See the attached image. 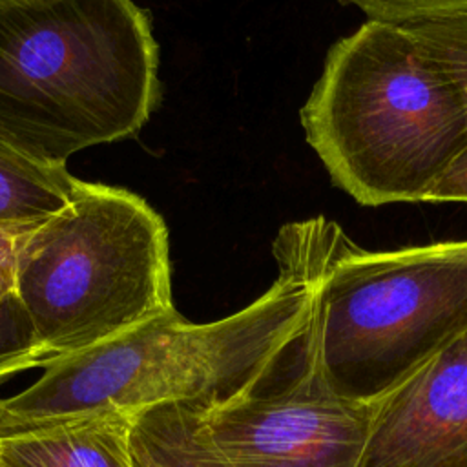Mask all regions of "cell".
Returning <instances> with one entry per match:
<instances>
[{"label": "cell", "mask_w": 467, "mask_h": 467, "mask_svg": "<svg viewBox=\"0 0 467 467\" xmlns=\"http://www.w3.org/2000/svg\"><path fill=\"white\" fill-rule=\"evenodd\" d=\"M277 268L263 296L226 317L192 323L173 308L89 348L46 358L31 385L0 398V432L89 410L142 414L263 389L305 336L314 301V283Z\"/></svg>", "instance_id": "obj_1"}, {"label": "cell", "mask_w": 467, "mask_h": 467, "mask_svg": "<svg viewBox=\"0 0 467 467\" xmlns=\"http://www.w3.org/2000/svg\"><path fill=\"white\" fill-rule=\"evenodd\" d=\"M159 51L131 0H0V139L46 162L135 135Z\"/></svg>", "instance_id": "obj_2"}, {"label": "cell", "mask_w": 467, "mask_h": 467, "mask_svg": "<svg viewBox=\"0 0 467 467\" xmlns=\"http://www.w3.org/2000/svg\"><path fill=\"white\" fill-rule=\"evenodd\" d=\"M299 119L334 186L363 206L429 201L467 151L460 89L392 22L330 46Z\"/></svg>", "instance_id": "obj_3"}, {"label": "cell", "mask_w": 467, "mask_h": 467, "mask_svg": "<svg viewBox=\"0 0 467 467\" xmlns=\"http://www.w3.org/2000/svg\"><path fill=\"white\" fill-rule=\"evenodd\" d=\"M15 294L47 358L135 328L173 310L166 224L142 197L80 181L20 235Z\"/></svg>", "instance_id": "obj_4"}, {"label": "cell", "mask_w": 467, "mask_h": 467, "mask_svg": "<svg viewBox=\"0 0 467 467\" xmlns=\"http://www.w3.org/2000/svg\"><path fill=\"white\" fill-rule=\"evenodd\" d=\"M308 332L337 394L379 400L467 332V241L368 252L332 221Z\"/></svg>", "instance_id": "obj_5"}, {"label": "cell", "mask_w": 467, "mask_h": 467, "mask_svg": "<svg viewBox=\"0 0 467 467\" xmlns=\"http://www.w3.org/2000/svg\"><path fill=\"white\" fill-rule=\"evenodd\" d=\"M299 350L297 372L279 387L190 403L226 467L359 465L370 429V403L334 390L308 328Z\"/></svg>", "instance_id": "obj_6"}, {"label": "cell", "mask_w": 467, "mask_h": 467, "mask_svg": "<svg viewBox=\"0 0 467 467\" xmlns=\"http://www.w3.org/2000/svg\"><path fill=\"white\" fill-rule=\"evenodd\" d=\"M358 467H467V332L370 403Z\"/></svg>", "instance_id": "obj_7"}, {"label": "cell", "mask_w": 467, "mask_h": 467, "mask_svg": "<svg viewBox=\"0 0 467 467\" xmlns=\"http://www.w3.org/2000/svg\"><path fill=\"white\" fill-rule=\"evenodd\" d=\"M139 414L89 410L0 432V467H135Z\"/></svg>", "instance_id": "obj_8"}, {"label": "cell", "mask_w": 467, "mask_h": 467, "mask_svg": "<svg viewBox=\"0 0 467 467\" xmlns=\"http://www.w3.org/2000/svg\"><path fill=\"white\" fill-rule=\"evenodd\" d=\"M80 179L0 139V228H24L62 210Z\"/></svg>", "instance_id": "obj_9"}, {"label": "cell", "mask_w": 467, "mask_h": 467, "mask_svg": "<svg viewBox=\"0 0 467 467\" xmlns=\"http://www.w3.org/2000/svg\"><path fill=\"white\" fill-rule=\"evenodd\" d=\"M131 447L135 467H226L202 434L190 403L139 414Z\"/></svg>", "instance_id": "obj_10"}, {"label": "cell", "mask_w": 467, "mask_h": 467, "mask_svg": "<svg viewBox=\"0 0 467 467\" xmlns=\"http://www.w3.org/2000/svg\"><path fill=\"white\" fill-rule=\"evenodd\" d=\"M456 84L467 106V13L418 18L401 24ZM431 202H467V151L432 190Z\"/></svg>", "instance_id": "obj_11"}, {"label": "cell", "mask_w": 467, "mask_h": 467, "mask_svg": "<svg viewBox=\"0 0 467 467\" xmlns=\"http://www.w3.org/2000/svg\"><path fill=\"white\" fill-rule=\"evenodd\" d=\"M47 358L16 294L0 299V383L38 368Z\"/></svg>", "instance_id": "obj_12"}, {"label": "cell", "mask_w": 467, "mask_h": 467, "mask_svg": "<svg viewBox=\"0 0 467 467\" xmlns=\"http://www.w3.org/2000/svg\"><path fill=\"white\" fill-rule=\"evenodd\" d=\"M365 13L367 20L403 24L418 18L467 13V0H339Z\"/></svg>", "instance_id": "obj_13"}, {"label": "cell", "mask_w": 467, "mask_h": 467, "mask_svg": "<svg viewBox=\"0 0 467 467\" xmlns=\"http://www.w3.org/2000/svg\"><path fill=\"white\" fill-rule=\"evenodd\" d=\"M33 226L35 224L24 228H0V299L15 294V265L18 241L20 235Z\"/></svg>", "instance_id": "obj_14"}]
</instances>
